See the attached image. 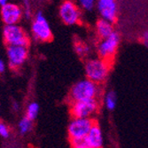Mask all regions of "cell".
<instances>
[{
	"instance_id": "cell-23",
	"label": "cell",
	"mask_w": 148,
	"mask_h": 148,
	"mask_svg": "<svg viewBox=\"0 0 148 148\" xmlns=\"http://www.w3.org/2000/svg\"><path fill=\"white\" fill-rule=\"evenodd\" d=\"M5 71V63L3 62L2 60H0V73Z\"/></svg>"
},
{
	"instance_id": "cell-14",
	"label": "cell",
	"mask_w": 148,
	"mask_h": 148,
	"mask_svg": "<svg viewBox=\"0 0 148 148\" xmlns=\"http://www.w3.org/2000/svg\"><path fill=\"white\" fill-rule=\"evenodd\" d=\"M117 97L114 91H108L105 97V106L108 110H114L116 106Z\"/></svg>"
},
{
	"instance_id": "cell-7",
	"label": "cell",
	"mask_w": 148,
	"mask_h": 148,
	"mask_svg": "<svg viewBox=\"0 0 148 148\" xmlns=\"http://www.w3.org/2000/svg\"><path fill=\"white\" fill-rule=\"evenodd\" d=\"M61 21L66 25H75L81 19V10L79 5L72 1L63 2L59 10Z\"/></svg>"
},
{
	"instance_id": "cell-8",
	"label": "cell",
	"mask_w": 148,
	"mask_h": 148,
	"mask_svg": "<svg viewBox=\"0 0 148 148\" xmlns=\"http://www.w3.org/2000/svg\"><path fill=\"white\" fill-rule=\"evenodd\" d=\"M99 104L96 99L72 102L71 104V114L74 118H90L97 112Z\"/></svg>"
},
{
	"instance_id": "cell-3",
	"label": "cell",
	"mask_w": 148,
	"mask_h": 148,
	"mask_svg": "<svg viewBox=\"0 0 148 148\" xmlns=\"http://www.w3.org/2000/svg\"><path fill=\"white\" fill-rule=\"evenodd\" d=\"M94 124L91 118H74L68 129L71 141L84 140Z\"/></svg>"
},
{
	"instance_id": "cell-6",
	"label": "cell",
	"mask_w": 148,
	"mask_h": 148,
	"mask_svg": "<svg viewBox=\"0 0 148 148\" xmlns=\"http://www.w3.org/2000/svg\"><path fill=\"white\" fill-rule=\"evenodd\" d=\"M32 33L34 37L41 42L49 41L51 38L52 33L49 22L41 12H38L32 23Z\"/></svg>"
},
{
	"instance_id": "cell-24",
	"label": "cell",
	"mask_w": 148,
	"mask_h": 148,
	"mask_svg": "<svg viewBox=\"0 0 148 148\" xmlns=\"http://www.w3.org/2000/svg\"><path fill=\"white\" fill-rule=\"evenodd\" d=\"M7 4H8V2L6 1V0H0V5H1V7H4Z\"/></svg>"
},
{
	"instance_id": "cell-17",
	"label": "cell",
	"mask_w": 148,
	"mask_h": 148,
	"mask_svg": "<svg viewBox=\"0 0 148 148\" xmlns=\"http://www.w3.org/2000/svg\"><path fill=\"white\" fill-rule=\"evenodd\" d=\"M75 50L77 54L80 56H86L90 51V48L85 44H84L82 42H76L75 43Z\"/></svg>"
},
{
	"instance_id": "cell-15",
	"label": "cell",
	"mask_w": 148,
	"mask_h": 148,
	"mask_svg": "<svg viewBox=\"0 0 148 148\" xmlns=\"http://www.w3.org/2000/svg\"><path fill=\"white\" fill-rule=\"evenodd\" d=\"M39 112V106L36 102H32L28 106V108H27V114L26 116L31 121L36 119Z\"/></svg>"
},
{
	"instance_id": "cell-10",
	"label": "cell",
	"mask_w": 148,
	"mask_h": 148,
	"mask_svg": "<svg viewBox=\"0 0 148 148\" xmlns=\"http://www.w3.org/2000/svg\"><path fill=\"white\" fill-rule=\"evenodd\" d=\"M7 57L12 69L19 68L28 58V49L23 46H8Z\"/></svg>"
},
{
	"instance_id": "cell-18",
	"label": "cell",
	"mask_w": 148,
	"mask_h": 148,
	"mask_svg": "<svg viewBox=\"0 0 148 148\" xmlns=\"http://www.w3.org/2000/svg\"><path fill=\"white\" fill-rule=\"evenodd\" d=\"M95 5V1H93V0H81L79 1V6L85 11H91Z\"/></svg>"
},
{
	"instance_id": "cell-11",
	"label": "cell",
	"mask_w": 148,
	"mask_h": 148,
	"mask_svg": "<svg viewBox=\"0 0 148 148\" xmlns=\"http://www.w3.org/2000/svg\"><path fill=\"white\" fill-rule=\"evenodd\" d=\"M1 16L5 25H16L22 16V10L15 4L8 3L1 8Z\"/></svg>"
},
{
	"instance_id": "cell-4",
	"label": "cell",
	"mask_w": 148,
	"mask_h": 148,
	"mask_svg": "<svg viewBox=\"0 0 148 148\" xmlns=\"http://www.w3.org/2000/svg\"><path fill=\"white\" fill-rule=\"evenodd\" d=\"M4 39L8 46L28 47L29 37L26 32L18 25H5L4 29Z\"/></svg>"
},
{
	"instance_id": "cell-12",
	"label": "cell",
	"mask_w": 148,
	"mask_h": 148,
	"mask_svg": "<svg viewBox=\"0 0 148 148\" xmlns=\"http://www.w3.org/2000/svg\"><path fill=\"white\" fill-rule=\"evenodd\" d=\"M84 141L90 148H102L103 134L100 127L98 124L93 125Z\"/></svg>"
},
{
	"instance_id": "cell-1",
	"label": "cell",
	"mask_w": 148,
	"mask_h": 148,
	"mask_svg": "<svg viewBox=\"0 0 148 148\" xmlns=\"http://www.w3.org/2000/svg\"><path fill=\"white\" fill-rule=\"evenodd\" d=\"M99 92V85L86 78L74 84L70 90V99L72 102L92 100L96 99Z\"/></svg>"
},
{
	"instance_id": "cell-20",
	"label": "cell",
	"mask_w": 148,
	"mask_h": 148,
	"mask_svg": "<svg viewBox=\"0 0 148 148\" xmlns=\"http://www.w3.org/2000/svg\"><path fill=\"white\" fill-rule=\"evenodd\" d=\"M73 148H90L84 140H76L71 141Z\"/></svg>"
},
{
	"instance_id": "cell-13",
	"label": "cell",
	"mask_w": 148,
	"mask_h": 148,
	"mask_svg": "<svg viewBox=\"0 0 148 148\" xmlns=\"http://www.w3.org/2000/svg\"><path fill=\"white\" fill-rule=\"evenodd\" d=\"M96 31H97V35L101 39L108 37L114 32L113 23L105 21L103 19H100L96 23Z\"/></svg>"
},
{
	"instance_id": "cell-2",
	"label": "cell",
	"mask_w": 148,
	"mask_h": 148,
	"mask_svg": "<svg viewBox=\"0 0 148 148\" xmlns=\"http://www.w3.org/2000/svg\"><path fill=\"white\" fill-rule=\"evenodd\" d=\"M109 69V61L100 58L89 60L85 64V75L87 79L97 84L106 81L108 76Z\"/></svg>"
},
{
	"instance_id": "cell-19",
	"label": "cell",
	"mask_w": 148,
	"mask_h": 148,
	"mask_svg": "<svg viewBox=\"0 0 148 148\" xmlns=\"http://www.w3.org/2000/svg\"><path fill=\"white\" fill-rule=\"evenodd\" d=\"M23 6H24V14L25 17L29 19L31 17V7H30V4L29 1H24L23 2Z\"/></svg>"
},
{
	"instance_id": "cell-25",
	"label": "cell",
	"mask_w": 148,
	"mask_h": 148,
	"mask_svg": "<svg viewBox=\"0 0 148 148\" xmlns=\"http://www.w3.org/2000/svg\"><path fill=\"white\" fill-rule=\"evenodd\" d=\"M13 108H14L16 111L19 109V106H18V104H17V103H14V105H13Z\"/></svg>"
},
{
	"instance_id": "cell-5",
	"label": "cell",
	"mask_w": 148,
	"mask_h": 148,
	"mask_svg": "<svg viewBox=\"0 0 148 148\" xmlns=\"http://www.w3.org/2000/svg\"><path fill=\"white\" fill-rule=\"evenodd\" d=\"M119 44L120 36L115 31L110 36L105 39H101L97 48L99 58L106 61H110L115 54Z\"/></svg>"
},
{
	"instance_id": "cell-21",
	"label": "cell",
	"mask_w": 148,
	"mask_h": 148,
	"mask_svg": "<svg viewBox=\"0 0 148 148\" xmlns=\"http://www.w3.org/2000/svg\"><path fill=\"white\" fill-rule=\"evenodd\" d=\"M0 136L3 138H7L9 136V130L5 124L0 123Z\"/></svg>"
},
{
	"instance_id": "cell-16",
	"label": "cell",
	"mask_w": 148,
	"mask_h": 148,
	"mask_svg": "<svg viewBox=\"0 0 148 148\" xmlns=\"http://www.w3.org/2000/svg\"><path fill=\"white\" fill-rule=\"evenodd\" d=\"M31 127H32V121L27 116L23 117L21 120V122L19 123V129L21 134H25L27 132H29Z\"/></svg>"
},
{
	"instance_id": "cell-9",
	"label": "cell",
	"mask_w": 148,
	"mask_h": 148,
	"mask_svg": "<svg viewBox=\"0 0 148 148\" xmlns=\"http://www.w3.org/2000/svg\"><path fill=\"white\" fill-rule=\"evenodd\" d=\"M101 19L114 23L117 19L118 6L114 0H99L96 4Z\"/></svg>"
},
{
	"instance_id": "cell-22",
	"label": "cell",
	"mask_w": 148,
	"mask_h": 148,
	"mask_svg": "<svg viewBox=\"0 0 148 148\" xmlns=\"http://www.w3.org/2000/svg\"><path fill=\"white\" fill-rule=\"evenodd\" d=\"M142 42L146 46V48H148V31L144 32L142 36Z\"/></svg>"
}]
</instances>
